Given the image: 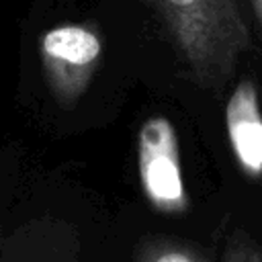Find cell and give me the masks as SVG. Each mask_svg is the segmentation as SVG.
Wrapping results in <instances>:
<instances>
[{"instance_id":"obj_2","label":"cell","mask_w":262,"mask_h":262,"mask_svg":"<svg viewBox=\"0 0 262 262\" xmlns=\"http://www.w3.org/2000/svg\"><path fill=\"white\" fill-rule=\"evenodd\" d=\"M39 55L53 96L61 104H74L94 78L102 41L92 27L66 23L41 35Z\"/></svg>"},{"instance_id":"obj_1","label":"cell","mask_w":262,"mask_h":262,"mask_svg":"<svg viewBox=\"0 0 262 262\" xmlns=\"http://www.w3.org/2000/svg\"><path fill=\"white\" fill-rule=\"evenodd\" d=\"M194 82L223 88L250 49L237 0H154Z\"/></svg>"},{"instance_id":"obj_6","label":"cell","mask_w":262,"mask_h":262,"mask_svg":"<svg viewBox=\"0 0 262 262\" xmlns=\"http://www.w3.org/2000/svg\"><path fill=\"white\" fill-rule=\"evenodd\" d=\"M223 262H262V250L250 233L239 229L229 239Z\"/></svg>"},{"instance_id":"obj_5","label":"cell","mask_w":262,"mask_h":262,"mask_svg":"<svg viewBox=\"0 0 262 262\" xmlns=\"http://www.w3.org/2000/svg\"><path fill=\"white\" fill-rule=\"evenodd\" d=\"M139 262H203V260L180 246H174L170 242H158V244H149L141 252Z\"/></svg>"},{"instance_id":"obj_4","label":"cell","mask_w":262,"mask_h":262,"mask_svg":"<svg viewBox=\"0 0 262 262\" xmlns=\"http://www.w3.org/2000/svg\"><path fill=\"white\" fill-rule=\"evenodd\" d=\"M227 137L239 170L250 180L262 178V111L258 88L252 80H242L225 106Z\"/></svg>"},{"instance_id":"obj_3","label":"cell","mask_w":262,"mask_h":262,"mask_svg":"<svg viewBox=\"0 0 262 262\" xmlns=\"http://www.w3.org/2000/svg\"><path fill=\"white\" fill-rule=\"evenodd\" d=\"M137 170L143 194L162 213H184L190 205L182 178L178 135L170 119L149 117L137 135Z\"/></svg>"},{"instance_id":"obj_7","label":"cell","mask_w":262,"mask_h":262,"mask_svg":"<svg viewBox=\"0 0 262 262\" xmlns=\"http://www.w3.org/2000/svg\"><path fill=\"white\" fill-rule=\"evenodd\" d=\"M252 6H254V12H256V16L262 25V0H252Z\"/></svg>"}]
</instances>
